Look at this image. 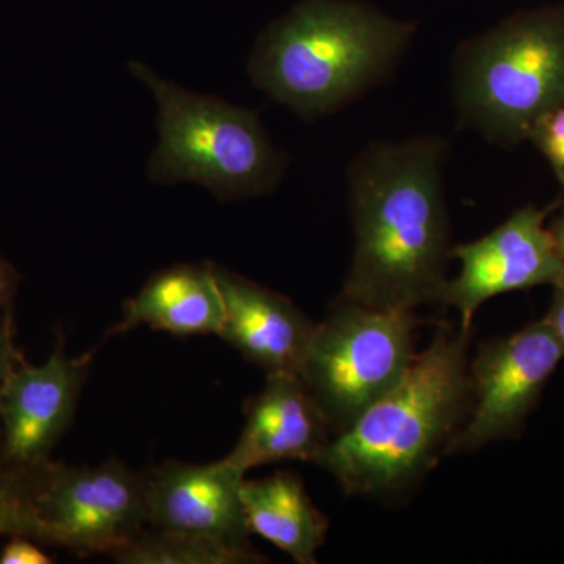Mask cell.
Wrapping results in <instances>:
<instances>
[{"label": "cell", "mask_w": 564, "mask_h": 564, "mask_svg": "<svg viewBox=\"0 0 564 564\" xmlns=\"http://www.w3.org/2000/svg\"><path fill=\"white\" fill-rule=\"evenodd\" d=\"M451 147L436 133L370 141L347 169L352 254L339 296L380 310L440 303L452 259Z\"/></svg>", "instance_id": "1"}, {"label": "cell", "mask_w": 564, "mask_h": 564, "mask_svg": "<svg viewBox=\"0 0 564 564\" xmlns=\"http://www.w3.org/2000/svg\"><path fill=\"white\" fill-rule=\"evenodd\" d=\"M415 33L364 0H300L263 29L248 74L272 101L318 120L391 79Z\"/></svg>", "instance_id": "2"}, {"label": "cell", "mask_w": 564, "mask_h": 564, "mask_svg": "<svg viewBox=\"0 0 564 564\" xmlns=\"http://www.w3.org/2000/svg\"><path fill=\"white\" fill-rule=\"evenodd\" d=\"M473 333L443 325L410 369L317 459L350 496L389 499L429 473L466 421Z\"/></svg>", "instance_id": "3"}, {"label": "cell", "mask_w": 564, "mask_h": 564, "mask_svg": "<svg viewBox=\"0 0 564 564\" xmlns=\"http://www.w3.org/2000/svg\"><path fill=\"white\" fill-rule=\"evenodd\" d=\"M451 93L466 131L503 148L530 140L564 106V10L525 11L463 40Z\"/></svg>", "instance_id": "4"}, {"label": "cell", "mask_w": 564, "mask_h": 564, "mask_svg": "<svg viewBox=\"0 0 564 564\" xmlns=\"http://www.w3.org/2000/svg\"><path fill=\"white\" fill-rule=\"evenodd\" d=\"M129 69L158 106L159 141L148 161L152 182H192L221 202L256 198L280 185L288 159L258 113L185 90L144 63L132 62Z\"/></svg>", "instance_id": "5"}, {"label": "cell", "mask_w": 564, "mask_h": 564, "mask_svg": "<svg viewBox=\"0 0 564 564\" xmlns=\"http://www.w3.org/2000/svg\"><path fill=\"white\" fill-rule=\"evenodd\" d=\"M417 325L414 311L380 310L343 296L315 325L299 375L334 436L402 380L415 356Z\"/></svg>", "instance_id": "6"}, {"label": "cell", "mask_w": 564, "mask_h": 564, "mask_svg": "<svg viewBox=\"0 0 564 564\" xmlns=\"http://www.w3.org/2000/svg\"><path fill=\"white\" fill-rule=\"evenodd\" d=\"M33 516L39 543L111 556L150 527L147 474L115 458L99 466L51 459L36 478Z\"/></svg>", "instance_id": "7"}, {"label": "cell", "mask_w": 564, "mask_h": 564, "mask_svg": "<svg viewBox=\"0 0 564 564\" xmlns=\"http://www.w3.org/2000/svg\"><path fill=\"white\" fill-rule=\"evenodd\" d=\"M563 359L564 345L544 321L481 345L469 361V413L447 455L514 437Z\"/></svg>", "instance_id": "8"}, {"label": "cell", "mask_w": 564, "mask_h": 564, "mask_svg": "<svg viewBox=\"0 0 564 564\" xmlns=\"http://www.w3.org/2000/svg\"><path fill=\"white\" fill-rule=\"evenodd\" d=\"M545 217V210L524 207L481 239L454 247L459 272L445 281L440 303L458 311L464 332H473L474 315L494 296L562 278L564 259Z\"/></svg>", "instance_id": "9"}, {"label": "cell", "mask_w": 564, "mask_h": 564, "mask_svg": "<svg viewBox=\"0 0 564 564\" xmlns=\"http://www.w3.org/2000/svg\"><path fill=\"white\" fill-rule=\"evenodd\" d=\"M95 351L69 356L62 340L40 366L22 359L0 386V436L7 458L39 469L73 423Z\"/></svg>", "instance_id": "10"}, {"label": "cell", "mask_w": 564, "mask_h": 564, "mask_svg": "<svg viewBox=\"0 0 564 564\" xmlns=\"http://www.w3.org/2000/svg\"><path fill=\"white\" fill-rule=\"evenodd\" d=\"M144 474L152 529L214 538L258 554L243 507L245 474L225 458L210 464L166 462Z\"/></svg>", "instance_id": "11"}, {"label": "cell", "mask_w": 564, "mask_h": 564, "mask_svg": "<svg viewBox=\"0 0 564 564\" xmlns=\"http://www.w3.org/2000/svg\"><path fill=\"white\" fill-rule=\"evenodd\" d=\"M247 422L226 462L242 474L278 462L317 463L334 434L299 373L267 375L245 408Z\"/></svg>", "instance_id": "12"}, {"label": "cell", "mask_w": 564, "mask_h": 564, "mask_svg": "<svg viewBox=\"0 0 564 564\" xmlns=\"http://www.w3.org/2000/svg\"><path fill=\"white\" fill-rule=\"evenodd\" d=\"M225 317L218 337L265 375L299 373L315 325L288 299L212 263Z\"/></svg>", "instance_id": "13"}, {"label": "cell", "mask_w": 564, "mask_h": 564, "mask_svg": "<svg viewBox=\"0 0 564 564\" xmlns=\"http://www.w3.org/2000/svg\"><path fill=\"white\" fill-rule=\"evenodd\" d=\"M225 317L220 285L212 262L182 263L148 280L122 310L109 336L139 326L174 336H218Z\"/></svg>", "instance_id": "14"}, {"label": "cell", "mask_w": 564, "mask_h": 564, "mask_svg": "<svg viewBox=\"0 0 564 564\" xmlns=\"http://www.w3.org/2000/svg\"><path fill=\"white\" fill-rule=\"evenodd\" d=\"M251 533L259 534L299 564L317 563L329 521L315 508L296 475L280 473L242 485Z\"/></svg>", "instance_id": "15"}, {"label": "cell", "mask_w": 564, "mask_h": 564, "mask_svg": "<svg viewBox=\"0 0 564 564\" xmlns=\"http://www.w3.org/2000/svg\"><path fill=\"white\" fill-rule=\"evenodd\" d=\"M121 564H248L261 563L263 556L245 554L231 545L199 536L148 527L126 547L110 556Z\"/></svg>", "instance_id": "16"}, {"label": "cell", "mask_w": 564, "mask_h": 564, "mask_svg": "<svg viewBox=\"0 0 564 564\" xmlns=\"http://www.w3.org/2000/svg\"><path fill=\"white\" fill-rule=\"evenodd\" d=\"M41 467L28 469L10 462L0 436V536L21 534L35 540L33 494Z\"/></svg>", "instance_id": "17"}, {"label": "cell", "mask_w": 564, "mask_h": 564, "mask_svg": "<svg viewBox=\"0 0 564 564\" xmlns=\"http://www.w3.org/2000/svg\"><path fill=\"white\" fill-rule=\"evenodd\" d=\"M530 140L543 151L560 182L564 184V106L551 111L536 126Z\"/></svg>", "instance_id": "18"}, {"label": "cell", "mask_w": 564, "mask_h": 564, "mask_svg": "<svg viewBox=\"0 0 564 564\" xmlns=\"http://www.w3.org/2000/svg\"><path fill=\"white\" fill-rule=\"evenodd\" d=\"M52 560L29 536H11L0 552V564H50Z\"/></svg>", "instance_id": "19"}, {"label": "cell", "mask_w": 564, "mask_h": 564, "mask_svg": "<svg viewBox=\"0 0 564 564\" xmlns=\"http://www.w3.org/2000/svg\"><path fill=\"white\" fill-rule=\"evenodd\" d=\"M22 359L24 358L14 344L11 313H2L0 314V386Z\"/></svg>", "instance_id": "20"}, {"label": "cell", "mask_w": 564, "mask_h": 564, "mask_svg": "<svg viewBox=\"0 0 564 564\" xmlns=\"http://www.w3.org/2000/svg\"><path fill=\"white\" fill-rule=\"evenodd\" d=\"M20 278L6 259L0 256V314L11 313Z\"/></svg>", "instance_id": "21"}, {"label": "cell", "mask_w": 564, "mask_h": 564, "mask_svg": "<svg viewBox=\"0 0 564 564\" xmlns=\"http://www.w3.org/2000/svg\"><path fill=\"white\" fill-rule=\"evenodd\" d=\"M543 321L551 326L560 343L564 345V273L554 284V300Z\"/></svg>", "instance_id": "22"}, {"label": "cell", "mask_w": 564, "mask_h": 564, "mask_svg": "<svg viewBox=\"0 0 564 564\" xmlns=\"http://www.w3.org/2000/svg\"><path fill=\"white\" fill-rule=\"evenodd\" d=\"M552 236H554L556 248H558L560 254L564 259V212L562 217L556 218L554 225L551 226Z\"/></svg>", "instance_id": "23"}]
</instances>
